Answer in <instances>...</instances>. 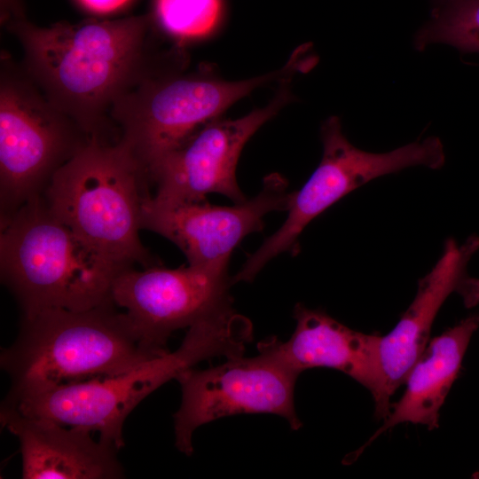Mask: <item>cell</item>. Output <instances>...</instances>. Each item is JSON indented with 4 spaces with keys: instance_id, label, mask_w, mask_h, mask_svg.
I'll list each match as a JSON object with an SVG mask.
<instances>
[{
    "instance_id": "obj_1",
    "label": "cell",
    "mask_w": 479,
    "mask_h": 479,
    "mask_svg": "<svg viewBox=\"0 0 479 479\" xmlns=\"http://www.w3.org/2000/svg\"><path fill=\"white\" fill-rule=\"evenodd\" d=\"M6 25L24 50L25 73L90 138L109 141L114 104L156 74L149 67L146 15L50 27L23 18Z\"/></svg>"
},
{
    "instance_id": "obj_2",
    "label": "cell",
    "mask_w": 479,
    "mask_h": 479,
    "mask_svg": "<svg viewBox=\"0 0 479 479\" xmlns=\"http://www.w3.org/2000/svg\"><path fill=\"white\" fill-rule=\"evenodd\" d=\"M251 338L246 318L233 310H224L190 326L174 352L151 358L117 375L7 394L3 404L25 415L96 431L100 441L120 450L125 445V420L148 395L202 360L243 355Z\"/></svg>"
},
{
    "instance_id": "obj_3",
    "label": "cell",
    "mask_w": 479,
    "mask_h": 479,
    "mask_svg": "<svg viewBox=\"0 0 479 479\" xmlns=\"http://www.w3.org/2000/svg\"><path fill=\"white\" fill-rule=\"evenodd\" d=\"M111 300L84 310L22 316L14 342L2 350L8 394H21L122 373L161 356Z\"/></svg>"
},
{
    "instance_id": "obj_4",
    "label": "cell",
    "mask_w": 479,
    "mask_h": 479,
    "mask_svg": "<svg viewBox=\"0 0 479 479\" xmlns=\"http://www.w3.org/2000/svg\"><path fill=\"white\" fill-rule=\"evenodd\" d=\"M125 269L79 238L42 195L1 216V281L22 316L84 310L109 302L114 280Z\"/></svg>"
},
{
    "instance_id": "obj_5",
    "label": "cell",
    "mask_w": 479,
    "mask_h": 479,
    "mask_svg": "<svg viewBox=\"0 0 479 479\" xmlns=\"http://www.w3.org/2000/svg\"><path fill=\"white\" fill-rule=\"evenodd\" d=\"M145 168L120 138H90L53 175L42 196L79 238L122 268L161 265L142 244Z\"/></svg>"
},
{
    "instance_id": "obj_6",
    "label": "cell",
    "mask_w": 479,
    "mask_h": 479,
    "mask_svg": "<svg viewBox=\"0 0 479 479\" xmlns=\"http://www.w3.org/2000/svg\"><path fill=\"white\" fill-rule=\"evenodd\" d=\"M306 67V58L296 52L281 69L244 81H224L203 74H154L122 95L114 104L110 117L121 130L120 139L148 175L162 157L219 118L234 102L255 88L289 79Z\"/></svg>"
},
{
    "instance_id": "obj_7",
    "label": "cell",
    "mask_w": 479,
    "mask_h": 479,
    "mask_svg": "<svg viewBox=\"0 0 479 479\" xmlns=\"http://www.w3.org/2000/svg\"><path fill=\"white\" fill-rule=\"evenodd\" d=\"M2 68L0 82L1 216L43 194L55 172L89 139L30 77Z\"/></svg>"
},
{
    "instance_id": "obj_8",
    "label": "cell",
    "mask_w": 479,
    "mask_h": 479,
    "mask_svg": "<svg viewBox=\"0 0 479 479\" xmlns=\"http://www.w3.org/2000/svg\"><path fill=\"white\" fill-rule=\"evenodd\" d=\"M323 155L303 186L294 192L283 224L251 255L232 283L252 281L263 266L284 252L296 253L305 227L330 206L369 181L409 167L440 169L444 161L439 138L428 137L387 153H370L354 146L342 130L338 117L321 126Z\"/></svg>"
},
{
    "instance_id": "obj_9",
    "label": "cell",
    "mask_w": 479,
    "mask_h": 479,
    "mask_svg": "<svg viewBox=\"0 0 479 479\" xmlns=\"http://www.w3.org/2000/svg\"><path fill=\"white\" fill-rule=\"evenodd\" d=\"M298 375L263 352L227 357L202 370H184L176 378L182 393L173 416L176 447L191 455L192 434L199 427L236 414L271 413L286 419L292 429L300 428L294 407Z\"/></svg>"
},
{
    "instance_id": "obj_10",
    "label": "cell",
    "mask_w": 479,
    "mask_h": 479,
    "mask_svg": "<svg viewBox=\"0 0 479 479\" xmlns=\"http://www.w3.org/2000/svg\"><path fill=\"white\" fill-rule=\"evenodd\" d=\"M227 267L161 265L121 271L111 298L130 318L145 342L166 353L171 334L232 306Z\"/></svg>"
},
{
    "instance_id": "obj_11",
    "label": "cell",
    "mask_w": 479,
    "mask_h": 479,
    "mask_svg": "<svg viewBox=\"0 0 479 479\" xmlns=\"http://www.w3.org/2000/svg\"><path fill=\"white\" fill-rule=\"evenodd\" d=\"M294 192L282 176L273 174L264 178L255 196L231 207L212 205L206 200L164 202L150 196L142 205L141 229L172 241L190 265L227 267L241 240L263 230L265 215L288 210Z\"/></svg>"
},
{
    "instance_id": "obj_12",
    "label": "cell",
    "mask_w": 479,
    "mask_h": 479,
    "mask_svg": "<svg viewBox=\"0 0 479 479\" xmlns=\"http://www.w3.org/2000/svg\"><path fill=\"white\" fill-rule=\"evenodd\" d=\"M287 82L267 106L237 119L216 118L162 157L148 173L155 186L153 198L191 202L214 192L234 204L245 201L236 179L240 153L255 132L290 100Z\"/></svg>"
},
{
    "instance_id": "obj_13",
    "label": "cell",
    "mask_w": 479,
    "mask_h": 479,
    "mask_svg": "<svg viewBox=\"0 0 479 479\" xmlns=\"http://www.w3.org/2000/svg\"><path fill=\"white\" fill-rule=\"evenodd\" d=\"M478 249L476 235H471L462 244L447 240L439 260L419 280L416 295L408 309L388 334L380 336L382 390L381 402L375 407L378 419L389 416V399L404 383L410 369L426 349L432 324L446 299L457 293L466 307L479 302V279L467 273V264Z\"/></svg>"
},
{
    "instance_id": "obj_14",
    "label": "cell",
    "mask_w": 479,
    "mask_h": 479,
    "mask_svg": "<svg viewBox=\"0 0 479 479\" xmlns=\"http://www.w3.org/2000/svg\"><path fill=\"white\" fill-rule=\"evenodd\" d=\"M295 328L282 342L271 337L257 344L260 352L276 358L297 374L314 367L341 371L365 387L375 406L381 398L380 335L357 332L320 310L297 303Z\"/></svg>"
},
{
    "instance_id": "obj_15",
    "label": "cell",
    "mask_w": 479,
    "mask_h": 479,
    "mask_svg": "<svg viewBox=\"0 0 479 479\" xmlns=\"http://www.w3.org/2000/svg\"><path fill=\"white\" fill-rule=\"evenodd\" d=\"M1 425L20 443L24 479H118V449L90 431L28 416L1 404Z\"/></svg>"
},
{
    "instance_id": "obj_16",
    "label": "cell",
    "mask_w": 479,
    "mask_h": 479,
    "mask_svg": "<svg viewBox=\"0 0 479 479\" xmlns=\"http://www.w3.org/2000/svg\"><path fill=\"white\" fill-rule=\"evenodd\" d=\"M478 326L479 314L472 315L429 341L407 374L404 395L391 404L384 423L362 450L399 423L422 424L428 429L438 427L440 408L459 375L468 343Z\"/></svg>"
},
{
    "instance_id": "obj_17",
    "label": "cell",
    "mask_w": 479,
    "mask_h": 479,
    "mask_svg": "<svg viewBox=\"0 0 479 479\" xmlns=\"http://www.w3.org/2000/svg\"><path fill=\"white\" fill-rule=\"evenodd\" d=\"M434 43L479 53V0H443L415 38L418 49Z\"/></svg>"
},
{
    "instance_id": "obj_18",
    "label": "cell",
    "mask_w": 479,
    "mask_h": 479,
    "mask_svg": "<svg viewBox=\"0 0 479 479\" xmlns=\"http://www.w3.org/2000/svg\"><path fill=\"white\" fill-rule=\"evenodd\" d=\"M221 0H156L155 14L161 27L179 39L208 35L216 26Z\"/></svg>"
},
{
    "instance_id": "obj_19",
    "label": "cell",
    "mask_w": 479,
    "mask_h": 479,
    "mask_svg": "<svg viewBox=\"0 0 479 479\" xmlns=\"http://www.w3.org/2000/svg\"><path fill=\"white\" fill-rule=\"evenodd\" d=\"M81 4L90 12L96 13L112 12L130 0H78Z\"/></svg>"
}]
</instances>
